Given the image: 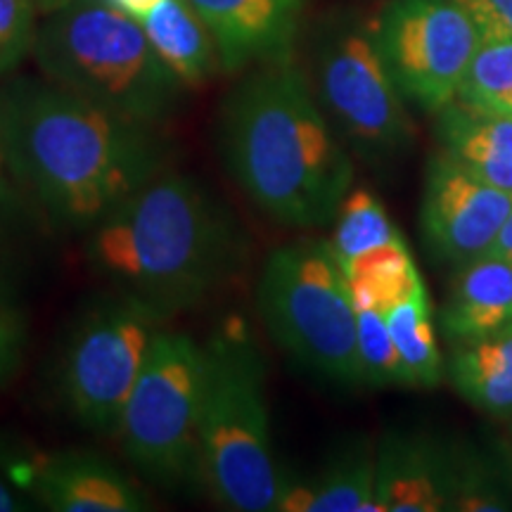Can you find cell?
<instances>
[{"label": "cell", "instance_id": "83f0119b", "mask_svg": "<svg viewBox=\"0 0 512 512\" xmlns=\"http://www.w3.org/2000/svg\"><path fill=\"white\" fill-rule=\"evenodd\" d=\"M472 19L482 41L512 38V0H453Z\"/></svg>", "mask_w": 512, "mask_h": 512}, {"label": "cell", "instance_id": "d6986e66", "mask_svg": "<svg viewBox=\"0 0 512 512\" xmlns=\"http://www.w3.org/2000/svg\"><path fill=\"white\" fill-rule=\"evenodd\" d=\"M446 377L479 413L512 418V330L453 347Z\"/></svg>", "mask_w": 512, "mask_h": 512}, {"label": "cell", "instance_id": "52a82bcc", "mask_svg": "<svg viewBox=\"0 0 512 512\" xmlns=\"http://www.w3.org/2000/svg\"><path fill=\"white\" fill-rule=\"evenodd\" d=\"M204 377V344L162 328L114 434L136 475L171 494L200 484L197 430Z\"/></svg>", "mask_w": 512, "mask_h": 512}, {"label": "cell", "instance_id": "7a4b0ae2", "mask_svg": "<svg viewBox=\"0 0 512 512\" xmlns=\"http://www.w3.org/2000/svg\"><path fill=\"white\" fill-rule=\"evenodd\" d=\"M83 256L107 287L171 318L202 306L240 275L249 238L207 183L171 166L86 235Z\"/></svg>", "mask_w": 512, "mask_h": 512}, {"label": "cell", "instance_id": "4316f807", "mask_svg": "<svg viewBox=\"0 0 512 512\" xmlns=\"http://www.w3.org/2000/svg\"><path fill=\"white\" fill-rule=\"evenodd\" d=\"M29 342L27 313L17 302L0 299V389L15 380Z\"/></svg>", "mask_w": 512, "mask_h": 512}, {"label": "cell", "instance_id": "d6a6232c", "mask_svg": "<svg viewBox=\"0 0 512 512\" xmlns=\"http://www.w3.org/2000/svg\"><path fill=\"white\" fill-rule=\"evenodd\" d=\"M31 3L36 5V10L41 12V15H48V12H55L64 8L67 3H72V0H31Z\"/></svg>", "mask_w": 512, "mask_h": 512}, {"label": "cell", "instance_id": "484cf974", "mask_svg": "<svg viewBox=\"0 0 512 512\" xmlns=\"http://www.w3.org/2000/svg\"><path fill=\"white\" fill-rule=\"evenodd\" d=\"M36 15L31 0H0V79L10 76L34 53Z\"/></svg>", "mask_w": 512, "mask_h": 512}, {"label": "cell", "instance_id": "4fadbf2b", "mask_svg": "<svg viewBox=\"0 0 512 512\" xmlns=\"http://www.w3.org/2000/svg\"><path fill=\"white\" fill-rule=\"evenodd\" d=\"M214 38L223 72L290 60L306 0H188Z\"/></svg>", "mask_w": 512, "mask_h": 512}, {"label": "cell", "instance_id": "30bf717a", "mask_svg": "<svg viewBox=\"0 0 512 512\" xmlns=\"http://www.w3.org/2000/svg\"><path fill=\"white\" fill-rule=\"evenodd\" d=\"M373 34L403 98L432 114L458 98L482 43L472 19L453 0H392Z\"/></svg>", "mask_w": 512, "mask_h": 512}, {"label": "cell", "instance_id": "ac0fdd59", "mask_svg": "<svg viewBox=\"0 0 512 512\" xmlns=\"http://www.w3.org/2000/svg\"><path fill=\"white\" fill-rule=\"evenodd\" d=\"M147 41L183 86H197L221 67L214 38L188 0H162L138 19Z\"/></svg>", "mask_w": 512, "mask_h": 512}, {"label": "cell", "instance_id": "5b68a950", "mask_svg": "<svg viewBox=\"0 0 512 512\" xmlns=\"http://www.w3.org/2000/svg\"><path fill=\"white\" fill-rule=\"evenodd\" d=\"M34 57L48 81L126 119L164 128L181 107L185 86L138 19L102 0H72L48 12Z\"/></svg>", "mask_w": 512, "mask_h": 512}, {"label": "cell", "instance_id": "8992f818", "mask_svg": "<svg viewBox=\"0 0 512 512\" xmlns=\"http://www.w3.org/2000/svg\"><path fill=\"white\" fill-rule=\"evenodd\" d=\"M256 306L273 342L306 373L339 387L366 384L347 275L330 240L273 249L261 268Z\"/></svg>", "mask_w": 512, "mask_h": 512}, {"label": "cell", "instance_id": "7c38bea8", "mask_svg": "<svg viewBox=\"0 0 512 512\" xmlns=\"http://www.w3.org/2000/svg\"><path fill=\"white\" fill-rule=\"evenodd\" d=\"M15 482L36 503L53 512H147L150 491L110 458L88 451L50 453L19 465Z\"/></svg>", "mask_w": 512, "mask_h": 512}, {"label": "cell", "instance_id": "7402d4cb", "mask_svg": "<svg viewBox=\"0 0 512 512\" xmlns=\"http://www.w3.org/2000/svg\"><path fill=\"white\" fill-rule=\"evenodd\" d=\"M332 223H335V230H332L330 245L339 266L403 238L380 197L368 188L349 190Z\"/></svg>", "mask_w": 512, "mask_h": 512}, {"label": "cell", "instance_id": "3957f363", "mask_svg": "<svg viewBox=\"0 0 512 512\" xmlns=\"http://www.w3.org/2000/svg\"><path fill=\"white\" fill-rule=\"evenodd\" d=\"M216 143L235 185L285 228L330 226L354 181L347 147L290 60L261 64L230 91Z\"/></svg>", "mask_w": 512, "mask_h": 512}, {"label": "cell", "instance_id": "836d02e7", "mask_svg": "<svg viewBox=\"0 0 512 512\" xmlns=\"http://www.w3.org/2000/svg\"><path fill=\"white\" fill-rule=\"evenodd\" d=\"M508 460H510V470H512V441H510V453H508Z\"/></svg>", "mask_w": 512, "mask_h": 512}, {"label": "cell", "instance_id": "6da1fadb", "mask_svg": "<svg viewBox=\"0 0 512 512\" xmlns=\"http://www.w3.org/2000/svg\"><path fill=\"white\" fill-rule=\"evenodd\" d=\"M0 131L19 192L41 223L64 235L86 238L174 164L162 128L105 110L46 76L0 86Z\"/></svg>", "mask_w": 512, "mask_h": 512}, {"label": "cell", "instance_id": "d4e9b609", "mask_svg": "<svg viewBox=\"0 0 512 512\" xmlns=\"http://www.w3.org/2000/svg\"><path fill=\"white\" fill-rule=\"evenodd\" d=\"M41 221L29 204L0 202V299L17 302L29 278L31 233Z\"/></svg>", "mask_w": 512, "mask_h": 512}, {"label": "cell", "instance_id": "1f68e13d", "mask_svg": "<svg viewBox=\"0 0 512 512\" xmlns=\"http://www.w3.org/2000/svg\"><path fill=\"white\" fill-rule=\"evenodd\" d=\"M102 3H107L110 8L124 12V15L133 19H143L147 12L155 10L162 0H102Z\"/></svg>", "mask_w": 512, "mask_h": 512}, {"label": "cell", "instance_id": "5bb4252c", "mask_svg": "<svg viewBox=\"0 0 512 512\" xmlns=\"http://www.w3.org/2000/svg\"><path fill=\"white\" fill-rule=\"evenodd\" d=\"M377 512L446 510V441L389 432L375 448Z\"/></svg>", "mask_w": 512, "mask_h": 512}, {"label": "cell", "instance_id": "f1b7e54d", "mask_svg": "<svg viewBox=\"0 0 512 512\" xmlns=\"http://www.w3.org/2000/svg\"><path fill=\"white\" fill-rule=\"evenodd\" d=\"M36 508L27 491L12 477L0 475V512H24Z\"/></svg>", "mask_w": 512, "mask_h": 512}, {"label": "cell", "instance_id": "ffe728a7", "mask_svg": "<svg viewBox=\"0 0 512 512\" xmlns=\"http://www.w3.org/2000/svg\"><path fill=\"white\" fill-rule=\"evenodd\" d=\"M446 510H512L510 460L472 441H446Z\"/></svg>", "mask_w": 512, "mask_h": 512}, {"label": "cell", "instance_id": "2e32d148", "mask_svg": "<svg viewBox=\"0 0 512 512\" xmlns=\"http://www.w3.org/2000/svg\"><path fill=\"white\" fill-rule=\"evenodd\" d=\"M441 150L472 174L512 195V117L453 100L437 112Z\"/></svg>", "mask_w": 512, "mask_h": 512}, {"label": "cell", "instance_id": "cb8c5ba5", "mask_svg": "<svg viewBox=\"0 0 512 512\" xmlns=\"http://www.w3.org/2000/svg\"><path fill=\"white\" fill-rule=\"evenodd\" d=\"M354 313L358 356H361L366 387H408L406 366L389 335L384 313L373 306H354Z\"/></svg>", "mask_w": 512, "mask_h": 512}, {"label": "cell", "instance_id": "603a6c76", "mask_svg": "<svg viewBox=\"0 0 512 512\" xmlns=\"http://www.w3.org/2000/svg\"><path fill=\"white\" fill-rule=\"evenodd\" d=\"M458 100L475 110L512 117V38H486L472 55Z\"/></svg>", "mask_w": 512, "mask_h": 512}, {"label": "cell", "instance_id": "9a60e30c", "mask_svg": "<svg viewBox=\"0 0 512 512\" xmlns=\"http://www.w3.org/2000/svg\"><path fill=\"white\" fill-rule=\"evenodd\" d=\"M439 328L451 347L512 330V266L491 256L460 266L439 309Z\"/></svg>", "mask_w": 512, "mask_h": 512}, {"label": "cell", "instance_id": "8fae6325", "mask_svg": "<svg viewBox=\"0 0 512 512\" xmlns=\"http://www.w3.org/2000/svg\"><path fill=\"white\" fill-rule=\"evenodd\" d=\"M510 211L508 192L482 181L444 150L430 157L420 202V230L434 261L460 268L484 256Z\"/></svg>", "mask_w": 512, "mask_h": 512}, {"label": "cell", "instance_id": "f546056e", "mask_svg": "<svg viewBox=\"0 0 512 512\" xmlns=\"http://www.w3.org/2000/svg\"><path fill=\"white\" fill-rule=\"evenodd\" d=\"M0 202H15V204H29L24 195L19 192L15 178L10 174L8 155H5V140L3 131H0Z\"/></svg>", "mask_w": 512, "mask_h": 512}, {"label": "cell", "instance_id": "4dcf8cb0", "mask_svg": "<svg viewBox=\"0 0 512 512\" xmlns=\"http://www.w3.org/2000/svg\"><path fill=\"white\" fill-rule=\"evenodd\" d=\"M484 256H491V259L505 261V264L512 266V211L508 214V219L503 221L496 240L491 242V247L486 249Z\"/></svg>", "mask_w": 512, "mask_h": 512}, {"label": "cell", "instance_id": "44dd1931", "mask_svg": "<svg viewBox=\"0 0 512 512\" xmlns=\"http://www.w3.org/2000/svg\"><path fill=\"white\" fill-rule=\"evenodd\" d=\"M384 320L406 366L408 387L432 389L444 382L446 361L437 344L430 292L422 275L384 311Z\"/></svg>", "mask_w": 512, "mask_h": 512}, {"label": "cell", "instance_id": "ba28073f", "mask_svg": "<svg viewBox=\"0 0 512 512\" xmlns=\"http://www.w3.org/2000/svg\"><path fill=\"white\" fill-rule=\"evenodd\" d=\"M166 318L112 290L76 316L57 361V399L81 430L117 434L121 413Z\"/></svg>", "mask_w": 512, "mask_h": 512}, {"label": "cell", "instance_id": "e0dca14e", "mask_svg": "<svg viewBox=\"0 0 512 512\" xmlns=\"http://www.w3.org/2000/svg\"><path fill=\"white\" fill-rule=\"evenodd\" d=\"M283 512H377L375 451L366 439L339 446L316 475L292 479Z\"/></svg>", "mask_w": 512, "mask_h": 512}, {"label": "cell", "instance_id": "277c9868", "mask_svg": "<svg viewBox=\"0 0 512 512\" xmlns=\"http://www.w3.org/2000/svg\"><path fill=\"white\" fill-rule=\"evenodd\" d=\"M204 351L200 484L226 510L278 512L292 477L273 453L264 356L240 325L214 332Z\"/></svg>", "mask_w": 512, "mask_h": 512}, {"label": "cell", "instance_id": "9c48e42d", "mask_svg": "<svg viewBox=\"0 0 512 512\" xmlns=\"http://www.w3.org/2000/svg\"><path fill=\"white\" fill-rule=\"evenodd\" d=\"M316 95L337 131L363 157L380 162L411 147V119L377 48L373 27L339 19L320 34Z\"/></svg>", "mask_w": 512, "mask_h": 512}]
</instances>
